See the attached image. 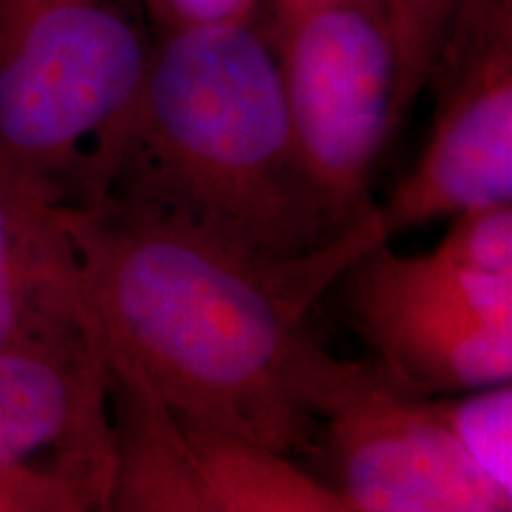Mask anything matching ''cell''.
<instances>
[{
	"label": "cell",
	"mask_w": 512,
	"mask_h": 512,
	"mask_svg": "<svg viewBox=\"0 0 512 512\" xmlns=\"http://www.w3.org/2000/svg\"><path fill=\"white\" fill-rule=\"evenodd\" d=\"M72 216L0 178V349L105 344Z\"/></svg>",
	"instance_id": "obj_9"
},
{
	"label": "cell",
	"mask_w": 512,
	"mask_h": 512,
	"mask_svg": "<svg viewBox=\"0 0 512 512\" xmlns=\"http://www.w3.org/2000/svg\"><path fill=\"white\" fill-rule=\"evenodd\" d=\"M105 344L0 349V512L110 510Z\"/></svg>",
	"instance_id": "obj_7"
},
{
	"label": "cell",
	"mask_w": 512,
	"mask_h": 512,
	"mask_svg": "<svg viewBox=\"0 0 512 512\" xmlns=\"http://www.w3.org/2000/svg\"><path fill=\"white\" fill-rule=\"evenodd\" d=\"M453 437L494 482L512 491V389L491 384L453 396H432Z\"/></svg>",
	"instance_id": "obj_12"
},
{
	"label": "cell",
	"mask_w": 512,
	"mask_h": 512,
	"mask_svg": "<svg viewBox=\"0 0 512 512\" xmlns=\"http://www.w3.org/2000/svg\"><path fill=\"white\" fill-rule=\"evenodd\" d=\"M0 3H43V0H0Z\"/></svg>",
	"instance_id": "obj_17"
},
{
	"label": "cell",
	"mask_w": 512,
	"mask_h": 512,
	"mask_svg": "<svg viewBox=\"0 0 512 512\" xmlns=\"http://www.w3.org/2000/svg\"><path fill=\"white\" fill-rule=\"evenodd\" d=\"M432 79L439 95L425 150L377 207L389 235L512 204V0H463Z\"/></svg>",
	"instance_id": "obj_8"
},
{
	"label": "cell",
	"mask_w": 512,
	"mask_h": 512,
	"mask_svg": "<svg viewBox=\"0 0 512 512\" xmlns=\"http://www.w3.org/2000/svg\"><path fill=\"white\" fill-rule=\"evenodd\" d=\"M259 0H145L157 34L207 24L252 22Z\"/></svg>",
	"instance_id": "obj_15"
},
{
	"label": "cell",
	"mask_w": 512,
	"mask_h": 512,
	"mask_svg": "<svg viewBox=\"0 0 512 512\" xmlns=\"http://www.w3.org/2000/svg\"><path fill=\"white\" fill-rule=\"evenodd\" d=\"M434 252L470 271L512 275V204L456 214Z\"/></svg>",
	"instance_id": "obj_14"
},
{
	"label": "cell",
	"mask_w": 512,
	"mask_h": 512,
	"mask_svg": "<svg viewBox=\"0 0 512 512\" xmlns=\"http://www.w3.org/2000/svg\"><path fill=\"white\" fill-rule=\"evenodd\" d=\"M105 351L140 368L185 420L290 456L313 444L309 384L323 347L306 318L389 242L380 209L316 252L259 259L195 235L74 211Z\"/></svg>",
	"instance_id": "obj_1"
},
{
	"label": "cell",
	"mask_w": 512,
	"mask_h": 512,
	"mask_svg": "<svg viewBox=\"0 0 512 512\" xmlns=\"http://www.w3.org/2000/svg\"><path fill=\"white\" fill-rule=\"evenodd\" d=\"M152 43L124 0L0 3V178L98 211Z\"/></svg>",
	"instance_id": "obj_3"
},
{
	"label": "cell",
	"mask_w": 512,
	"mask_h": 512,
	"mask_svg": "<svg viewBox=\"0 0 512 512\" xmlns=\"http://www.w3.org/2000/svg\"><path fill=\"white\" fill-rule=\"evenodd\" d=\"M313 437L349 512H508L503 489L460 446L432 396L323 349L309 387Z\"/></svg>",
	"instance_id": "obj_5"
},
{
	"label": "cell",
	"mask_w": 512,
	"mask_h": 512,
	"mask_svg": "<svg viewBox=\"0 0 512 512\" xmlns=\"http://www.w3.org/2000/svg\"><path fill=\"white\" fill-rule=\"evenodd\" d=\"M392 22L401 62V105L413 107L432 79L463 0H382Z\"/></svg>",
	"instance_id": "obj_13"
},
{
	"label": "cell",
	"mask_w": 512,
	"mask_h": 512,
	"mask_svg": "<svg viewBox=\"0 0 512 512\" xmlns=\"http://www.w3.org/2000/svg\"><path fill=\"white\" fill-rule=\"evenodd\" d=\"M259 259H297L339 228L306 169L268 31L252 22L157 34L98 211Z\"/></svg>",
	"instance_id": "obj_2"
},
{
	"label": "cell",
	"mask_w": 512,
	"mask_h": 512,
	"mask_svg": "<svg viewBox=\"0 0 512 512\" xmlns=\"http://www.w3.org/2000/svg\"><path fill=\"white\" fill-rule=\"evenodd\" d=\"M271 36L299 152L339 228L375 209L368 183L406 119L401 62L382 0L273 12Z\"/></svg>",
	"instance_id": "obj_4"
},
{
	"label": "cell",
	"mask_w": 512,
	"mask_h": 512,
	"mask_svg": "<svg viewBox=\"0 0 512 512\" xmlns=\"http://www.w3.org/2000/svg\"><path fill=\"white\" fill-rule=\"evenodd\" d=\"M318 3V0H273V12H285V10H297L304 5Z\"/></svg>",
	"instance_id": "obj_16"
},
{
	"label": "cell",
	"mask_w": 512,
	"mask_h": 512,
	"mask_svg": "<svg viewBox=\"0 0 512 512\" xmlns=\"http://www.w3.org/2000/svg\"><path fill=\"white\" fill-rule=\"evenodd\" d=\"M181 420L207 512H349L335 486L294 465L287 453Z\"/></svg>",
	"instance_id": "obj_11"
},
{
	"label": "cell",
	"mask_w": 512,
	"mask_h": 512,
	"mask_svg": "<svg viewBox=\"0 0 512 512\" xmlns=\"http://www.w3.org/2000/svg\"><path fill=\"white\" fill-rule=\"evenodd\" d=\"M105 354L114 446L110 510L207 512L183 420L140 368Z\"/></svg>",
	"instance_id": "obj_10"
},
{
	"label": "cell",
	"mask_w": 512,
	"mask_h": 512,
	"mask_svg": "<svg viewBox=\"0 0 512 512\" xmlns=\"http://www.w3.org/2000/svg\"><path fill=\"white\" fill-rule=\"evenodd\" d=\"M349 311L384 375L408 392L456 396L512 377V275L470 271L387 242L347 271Z\"/></svg>",
	"instance_id": "obj_6"
}]
</instances>
